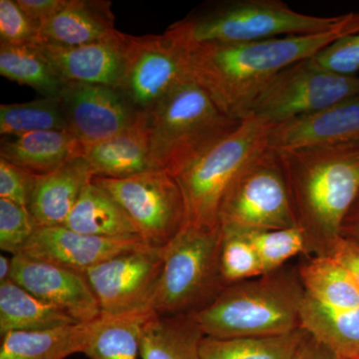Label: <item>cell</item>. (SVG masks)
I'll return each instance as SVG.
<instances>
[{
	"label": "cell",
	"instance_id": "cell-10",
	"mask_svg": "<svg viewBox=\"0 0 359 359\" xmlns=\"http://www.w3.org/2000/svg\"><path fill=\"white\" fill-rule=\"evenodd\" d=\"M358 96V76L332 72L311 57L278 73L247 116H255L273 126L316 114Z\"/></svg>",
	"mask_w": 359,
	"mask_h": 359
},
{
	"label": "cell",
	"instance_id": "cell-41",
	"mask_svg": "<svg viewBox=\"0 0 359 359\" xmlns=\"http://www.w3.org/2000/svg\"><path fill=\"white\" fill-rule=\"evenodd\" d=\"M340 236L359 244V193L344 219Z\"/></svg>",
	"mask_w": 359,
	"mask_h": 359
},
{
	"label": "cell",
	"instance_id": "cell-19",
	"mask_svg": "<svg viewBox=\"0 0 359 359\" xmlns=\"http://www.w3.org/2000/svg\"><path fill=\"white\" fill-rule=\"evenodd\" d=\"M115 15L108 0H68L55 16L42 25L39 43L81 46L112 36Z\"/></svg>",
	"mask_w": 359,
	"mask_h": 359
},
{
	"label": "cell",
	"instance_id": "cell-35",
	"mask_svg": "<svg viewBox=\"0 0 359 359\" xmlns=\"http://www.w3.org/2000/svg\"><path fill=\"white\" fill-rule=\"evenodd\" d=\"M39 28L21 11L16 0H0V44H39Z\"/></svg>",
	"mask_w": 359,
	"mask_h": 359
},
{
	"label": "cell",
	"instance_id": "cell-33",
	"mask_svg": "<svg viewBox=\"0 0 359 359\" xmlns=\"http://www.w3.org/2000/svg\"><path fill=\"white\" fill-rule=\"evenodd\" d=\"M219 269L226 287L264 275L254 247L238 233H222Z\"/></svg>",
	"mask_w": 359,
	"mask_h": 359
},
{
	"label": "cell",
	"instance_id": "cell-6",
	"mask_svg": "<svg viewBox=\"0 0 359 359\" xmlns=\"http://www.w3.org/2000/svg\"><path fill=\"white\" fill-rule=\"evenodd\" d=\"M221 229L186 226L164 247L150 309L157 316H195L226 287L219 269Z\"/></svg>",
	"mask_w": 359,
	"mask_h": 359
},
{
	"label": "cell",
	"instance_id": "cell-38",
	"mask_svg": "<svg viewBox=\"0 0 359 359\" xmlns=\"http://www.w3.org/2000/svg\"><path fill=\"white\" fill-rule=\"evenodd\" d=\"M21 11L37 27H42L47 21L61 11L68 0H16Z\"/></svg>",
	"mask_w": 359,
	"mask_h": 359
},
{
	"label": "cell",
	"instance_id": "cell-3",
	"mask_svg": "<svg viewBox=\"0 0 359 359\" xmlns=\"http://www.w3.org/2000/svg\"><path fill=\"white\" fill-rule=\"evenodd\" d=\"M306 292L297 266L283 268L228 285L208 308L195 314L205 337H269L302 328Z\"/></svg>",
	"mask_w": 359,
	"mask_h": 359
},
{
	"label": "cell",
	"instance_id": "cell-29",
	"mask_svg": "<svg viewBox=\"0 0 359 359\" xmlns=\"http://www.w3.org/2000/svg\"><path fill=\"white\" fill-rule=\"evenodd\" d=\"M309 334L299 328L289 334L269 337H205L201 344V355L202 359H292Z\"/></svg>",
	"mask_w": 359,
	"mask_h": 359
},
{
	"label": "cell",
	"instance_id": "cell-25",
	"mask_svg": "<svg viewBox=\"0 0 359 359\" xmlns=\"http://www.w3.org/2000/svg\"><path fill=\"white\" fill-rule=\"evenodd\" d=\"M65 226L78 233L98 237L140 236L121 205L93 180L84 189Z\"/></svg>",
	"mask_w": 359,
	"mask_h": 359
},
{
	"label": "cell",
	"instance_id": "cell-1",
	"mask_svg": "<svg viewBox=\"0 0 359 359\" xmlns=\"http://www.w3.org/2000/svg\"><path fill=\"white\" fill-rule=\"evenodd\" d=\"M189 75L224 114L244 119L259 94L285 68L314 57L335 40L359 32V13L330 32L245 42L189 41Z\"/></svg>",
	"mask_w": 359,
	"mask_h": 359
},
{
	"label": "cell",
	"instance_id": "cell-27",
	"mask_svg": "<svg viewBox=\"0 0 359 359\" xmlns=\"http://www.w3.org/2000/svg\"><path fill=\"white\" fill-rule=\"evenodd\" d=\"M76 323L13 280L0 283V337L18 330H43Z\"/></svg>",
	"mask_w": 359,
	"mask_h": 359
},
{
	"label": "cell",
	"instance_id": "cell-2",
	"mask_svg": "<svg viewBox=\"0 0 359 359\" xmlns=\"http://www.w3.org/2000/svg\"><path fill=\"white\" fill-rule=\"evenodd\" d=\"M297 228L306 240L304 257L328 256L359 193V145L309 146L275 150Z\"/></svg>",
	"mask_w": 359,
	"mask_h": 359
},
{
	"label": "cell",
	"instance_id": "cell-39",
	"mask_svg": "<svg viewBox=\"0 0 359 359\" xmlns=\"http://www.w3.org/2000/svg\"><path fill=\"white\" fill-rule=\"evenodd\" d=\"M351 273L359 287V244L351 238L340 237L328 255Z\"/></svg>",
	"mask_w": 359,
	"mask_h": 359
},
{
	"label": "cell",
	"instance_id": "cell-34",
	"mask_svg": "<svg viewBox=\"0 0 359 359\" xmlns=\"http://www.w3.org/2000/svg\"><path fill=\"white\" fill-rule=\"evenodd\" d=\"M37 226L27 208L0 199V249L13 256L20 254Z\"/></svg>",
	"mask_w": 359,
	"mask_h": 359
},
{
	"label": "cell",
	"instance_id": "cell-16",
	"mask_svg": "<svg viewBox=\"0 0 359 359\" xmlns=\"http://www.w3.org/2000/svg\"><path fill=\"white\" fill-rule=\"evenodd\" d=\"M273 150L325 145H359V96L316 114L273 125L269 131Z\"/></svg>",
	"mask_w": 359,
	"mask_h": 359
},
{
	"label": "cell",
	"instance_id": "cell-14",
	"mask_svg": "<svg viewBox=\"0 0 359 359\" xmlns=\"http://www.w3.org/2000/svg\"><path fill=\"white\" fill-rule=\"evenodd\" d=\"M11 261V280L76 323H91L102 316L84 273L23 254L13 256Z\"/></svg>",
	"mask_w": 359,
	"mask_h": 359
},
{
	"label": "cell",
	"instance_id": "cell-28",
	"mask_svg": "<svg viewBox=\"0 0 359 359\" xmlns=\"http://www.w3.org/2000/svg\"><path fill=\"white\" fill-rule=\"evenodd\" d=\"M297 266L308 297L334 309L359 306V287L351 273L330 256L304 257Z\"/></svg>",
	"mask_w": 359,
	"mask_h": 359
},
{
	"label": "cell",
	"instance_id": "cell-9",
	"mask_svg": "<svg viewBox=\"0 0 359 359\" xmlns=\"http://www.w3.org/2000/svg\"><path fill=\"white\" fill-rule=\"evenodd\" d=\"M188 79L185 41L173 26L163 34L125 33L121 75L116 89L137 114H148Z\"/></svg>",
	"mask_w": 359,
	"mask_h": 359
},
{
	"label": "cell",
	"instance_id": "cell-26",
	"mask_svg": "<svg viewBox=\"0 0 359 359\" xmlns=\"http://www.w3.org/2000/svg\"><path fill=\"white\" fill-rule=\"evenodd\" d=\"M154 313L105 316L90 323L83 354L89 359H139L142 327Z\"/></svg>",
	"mask_w": 359,
	"mask_h": 359
},
{
	"label": "cell",
	"instance_id": "cell-13",
	"mask_svg": "<svg viewBox=\"0 0 359 359\" xmlns=\"http://www.w3.org/2000/svg\"><path fill=\"white\" fill-rule=\"evenodd\" d=\"M68 131L84 145L112 138L139 116L115 87L66 83L60 95Z\"/></svg>",
	"mask_w": 359,
	"mask_h": 359
},
{
	"label": "cell",
	"instance_id": "cell-21",
	"mask_svg": "<svg viewBox=\"0 0 359 359\" xmlns=\"http://www.w3.org/2000/svg\"><path fill=\"white\" fill-rule=\"evenodd\" d=\"M84 148V144L70 132L51 130L2 137L0 158L40 176L83 157Z\"/></svg>",
	"mask_w": 359,
	"mask_h": 359
},
{
	"label": "cell",
	"instance_id": "cell-36",
	"mask_svg": "<svg viewBox=\"0 0 359 359\" xmlns=\"http://www.w3.org/2000/svg\"><path fill=\"white\" fill-rule=\"evenodd\" d=\"M313 58L332 72L356 75L359 71V32L335 40Z\"/></svg>",
	"mask_w": 359,
	"mask_h": 359
},
{
	"label": "cell",
	"instance_id": "cell-11",
	"mask_svg": "<svg viewBox=\"0 0 359 359\" xmlns=\"http://www.w3.org/2000/svg\"><path fill=\"white\" fill-rule=\"evenodd\" d=\"M93 182L121 205L150 245L166 247L185 226L183 193L166 170H150L123 179L94 177Z\"/></svg>",
	"mask_w": 359,
	"mask_h": 359
},
{
	"label": "cell",
	"instance_id": "cell-15",
	"mask_svg": "<svg viewBox=\"0 0 359 359\" xmlns=\"http://www.w3.org/2000/svg\"><path fill=\"white\" fill-rule=\"evenodd\" d=\"M144 245L147 243L140 236L105 238L78 233L65 226H39L20 254L85 273L111 257Z\"/></svg>",
	"mask_w": 359,
	"mask_h": 359
},
{
	"label": "cell",
	"instance_id": "cell-5",
	"mask_svg": "<svg viewBox=\"0 0 359 359\" xmlns=\"http://www.w3.org/2000/svg\"><path fill=\"white\" fill-rule=\"evenodd\" d=\"M353 14L309 15L280 0H224L205 4L173 25L189 41L245 43L330 32Z\"/></svg>",
	"mask_w": 359,
	"mask_h": 359
},
{
	"label": "cell",
	"instance_id": "cell-32",
	"mask_svg": "<svg viewBox=\"0 0 359 359\" xmlns=\"http://www.w3.org/2000/svg\"><path fill=\"white\" fill-rule=\"evenodd\" d=\"M243 236L256 250L264 275L283 268L289 259L297 255H306V240L297 226L283 230L254 231Z\"/></svg>",
	"mask_w": 359,
	"mask_h": 359
},
{
	"label": "cell",
	"instance_id": "cell-17",
	"mask_svg": "<svg viewBox=\"0 0 359 359\" xmlns=\"http://www.w3.org/2000/svg\"><path fill=\"white\" fill-rule=\"evenodd\" d=\"M125 33L81 46L36 44L65 83L117 86L121 75Z\"/></svg>",
	"mask_w": 359,
	"mask_h": 359
},
{
	"label": "cell",
	"instance_id": "cell-24",
	"mask_svg": "<svg viewBox=\"0 0 359 359\" xmlns=\"http://www.w3.org/2000/svg\"><path fill=\"white\" fill-rule=\"evenodd\" d=\"M302 328L341 359H359V306L334 309L306 294Z\"/></svg>",
	"mask_w": 359,
	"mask_h": 359
},
{
	"label": "cell",
	"instance_id": "cell-30",
	"mask_svg": "<svg viewBox=\"0 0 359 359\" xmlns=\"http://www.w3.org/2000/svg\"><path fill=\"white\" fill-rule=\"evenodd\" d=\"M0 74L50 98L60 97L66 85L36 44H0Z\"/></svg>",
	"mask_w": 359,
	"mask_h": 359
},
{
	"label": "cell",
	"instance_id": "cell-4",
	"mask_svg": "<svg viewBox=\"0 0 359 359\" xmlns=\"http://www.w3.org/2000/svg\"><path fill=\"white\" fill-rule=\"evenodd\" d=\"M145 117L152 166L173 176L216 147L242 121L224 114L191 78Z\"/></svg>",
	"mask_w": 359,
	"mask_h": 359
},
{
	"label": "cell",
	"instance_id": "cell-42",
	"mask_svg": "<svg viewBox=\"0 0 359 359\" xmlns=\"http://www.w3.org/2000/svg\"><path fill=\"white\" fill-rule=\"evenodd\" d=\"M11 259L4 254L0 256V283L11 280Z\"/></svg>",
	"mask_w": 359,
	"mask_h": 359
},
{
	"label": "cell",
	"instance_id": "cell-37",
	"mask_svg": "<svg viewBox=\"0 0 359 359\" xmlns=\"http://www.w3.org/2000/svg\"><path fill=\"white\" fill-rule=\"evenodd\" d=\"M37 176L0 158V199L28 209Z\"/></svg>",
	"mask_w": 359,
	"mask_h": 359
},
{
	"label": "cell",
	"instance_id": "cell-18",
	"mask_svg": "<svg viewBox=\"0 0 359 359\" xmlns=\"http://www.w3.org/2000/svg\"><path fill=\"white\" fill-rule=\"evenodd\" d=\"M95 175L83 157L37 176L28 211L39 226H65L84 189Z\"/></svg>",
	"mask_w": 359,
	"mask_h": 359
},
{
	"label": "cell",
	"instance_id": "cell-23",
	"mask_svg": "<svg viewBox=\"0 0 359 359\" xmlns=\"http://www.w3.org/2000/svg\"><path fill=\"white\" fill-rule=\"evenodd\" d=\"M90 323L43 330H18L1 337L0 359H66L83 353Z\"/></svg>",
	"mask_w": 359,
	"mask_h": 359
},
{
	"label": "cell",
	"instance_id": "cell-12",
	"mask_svg": "<svg viewBox=\"0 0 359 359\" xmlns=\"http://www.w3.org/2000/svg\"><path fill=\"white\" fill-rule=\"evenodd\" d=\"M163 254L164 248L147 244L89 269L84 275L101 313L117 316L151 311V301L162 271Z\"/></svg>",
	"mask_w": 359,
	"mask_h": 359
},
{
	"label": "cell",
	"instance_id": "cell-22",
	"mask_svg": "<svg viewBox=\"0 0 359 359\" xmlns=\"http://www.w3.org/2000/svg\"><path fill=\"white\" fill-rule=\"evenodd\" d=\"M205 337L195 316L153 313L142 327L141 359H202Z\"/></svg>",
	"mask_w": 359,
	"mask_h": 359
},
{
	"label": "cell",
	"instance_id": "cell-8",
	"mask_svg": "<svg viewBox=\"0 0 359 359\" xmlns=\"http://www.w3.org/2000/svg\"><path fill=\"white\" fill-rule=\"evenodd\" d=\"M219 223L222 233L238 235L297 226L275 150L264 149L241 172L224 196Z\"/></svg>",
	"mask_w": 359,
	"mask_h": 359
},
{
	"label": "cell",
	"instance_id": "cell-31",
	"mask_svg": "<svg viewBox=\"0 0 359 359\" xmlns=\"http://www.w3.org/2000/svg\"><path fill=\"white\" fill-rule=\"evenodd\" d=\"M51 130L68 131L60 97H42L29 102L0 105L2 136H20Z\"/></svg>",
	"mask_w": 359,
	"mask_h": 359
},
{
	"label": "cell",
	"instance_id": "cell-20",
	"mask_svg": "<svg viewBox=\"0 0 359 359\" xmlns=\"http://www.w3.org/2000/svg\"><path fill=\"white\" fill-rule=\"evenodd\" d=\"M83 158L95 177L123 179L155 170L145 115L112 138L85 145Z\"/></svg>",
	"mask_w": 359,
	"mask_h": 359
},
{
	"label": "cell",
	"instance_id": "cell-40",
	"mask_svg": "<svg viewBox=\"0 0 359 359\" xmlns=\"http://www.w3.org/2000/svg\"><path fill=\"white\" fill-rule=\"evenodd\" d=\"M292 359H341L330 347L311 334L302 342Z\"/></svg>",
	"mask_w": 359,
	"mask_h": 359
},
{
	"label": "cell",
	"instance_id": "cell-7",
	"mask_svg": "<svg viewBox=\"0 0 359 359\" xmlns=\"http://www.w3.org/2000/svg\"><path fill=\"white\" fill-rule=\"evenodd\" d=\"M271 125L249 115L216 147L175 176L185 201L186 226L216 230L224 196L244 168L269 148Z\"/></svg>",
	"mask_w": 359,
	"mask_h": 359
}]
</instances>
